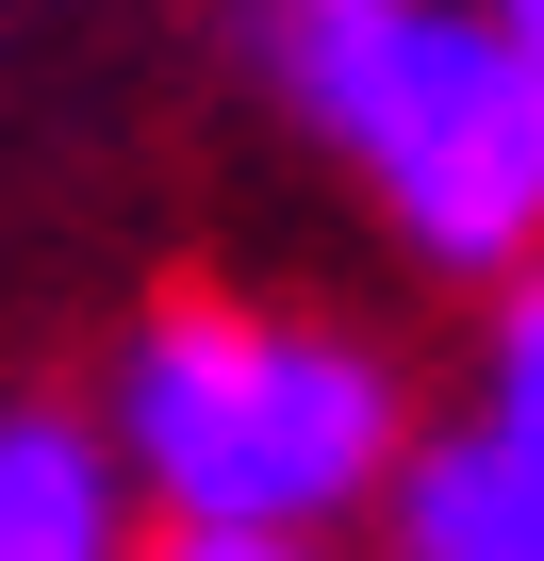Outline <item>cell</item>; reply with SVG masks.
I'll return each mask as SVG.
<instances>
[{
    "mask_svg": "<svg viewBox=\"0 0 544 561\" xmlns=\"http://www.w3.org/2000/svg\"><path fill=\"white\" fill-rule=\"evenodd\" d=\"M396 528H413V561H544V479L478 430V446H429L413 462Z\"/></svg>",
    "mask_w": 544,
    "mask_h": 561,
    "instance_id": "obj_4",
    "label": "cell"
},
{
    "mask_svg": "<svg viewBox=\"0 0 544 561\" xmlns=\"http://www.w3.org/2000/svg\"><path fill=\"white\" fill-rule=\"evenodd\" d=\"M0 561H116V462L50 413L0 430Z\"/></svg>",
    "mask_w": 544,
    "mask_h": 561,
    "instance_id": "obj_3",
    "label": "cell"
},
{
    "mask_svg": "<svg viewBox=\"0 0 544 561\" xmlns=\"http://www.w3.org/2000/svg\"><path fill=\"white\" fill-rule=\"evenodd\" d=\"M478 34H495V50H511V67L544 83V0H495V18H478Z\"/></svg>",
    "mask_w": 544,
    "mask_h": 561,
    "instance_id": "obj_7",
    "label": "cell"
},
{
    "mask_svg": "<svg viewBox=\"0 0 544 561\" xmlns=\"http://www.w3.org/2000/svg\"><path fill=\"white\" fill-rule=\"evenodd\" d=\"M116 446H132V479L182 528H281V545H314L396 462V380L363 347H331V331L182 298V314H149V347L116 380Z\"/></svg>",
    "mask_w": 544,
    "mask_h": 561,
    "instance_id": "obj_1",
    "label": "cell"
},
{
    "mask_svg": "<svg viewBox=\"0 0 544 561\" xmlns=\"http://www.w3.org/2000/svg\"><path fill=\"white\" fill-rule=\"evenodd\" d=\"M281 83L380 165L413 248L511 264L544 231V83L445 0H281Z\"/></svg>",
    "mask_w": 544,
    "mask_h": 561,
    "instance_id": "obj_2",
    "label": "cell"
},
{
    "mask_svg": "<svg viewBox=\"0 0 544 561\" xmlns=\"http://www.w3.org/2000/svg\"><path fill=\"white\" fill-rule=\"evenodd\" d=\"M495 446L544 479V280H528V298L495 314Z\"/></svg>",
    "mask_w": 544,
    "mask_h": 561,
    "instance_id": "obj_5",
    "label": "cell"
},
{
    "mask_svg": "<svg viewBox=\"0 0 544 561\" xmlns=\"http://www.w3.org/2000/svg\"><path fill=\"white\" fill-rule=\"evenodd\" d=\"M165 561H331V545H281V528H182Z\"/></svg>",
    "mask_w": 544,
    "mask_h": 561,
    "instance_id": "obj_6",
    "label": "cell"
}]
</instances>
